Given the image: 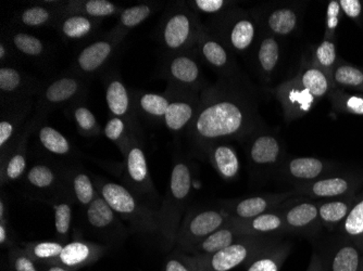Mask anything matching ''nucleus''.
I'll use <instances>...</instances> for the list:
<instances>
[{"instance_id": "f257e3e1", "label": "nucleus", "mask_w": 363, "mask_h": 271, "mask_svg": "<svg viewBox=\"0 0 363 271\" xmlns=\"http://www.w3.org/2000/svg\"><path fill=\"white\" fill-rule=\"evenodd\" d=\"M256 103L240 81H220L206 88L199 97V107L187 134L199 154H207L214 144L242 139L258 128Z\"/></svg>"}, {"instance_id": "f03ea898", "label": "nucleus", "mask_w": 363, "mask_h": 271, "mask_svg": "<svg viewBox=\"0 0 363 271\" xmlns=\"http://www.w3.org/2000/svg\"><path fill=\"white\" fill-rule=\"evenodd\" d=\"M330 89L325 73L315 67H301L295 77L275 89V96L282 103L285 116L289 120L303 117L313 108L318 100Z\"/></svg>"}, {"instance_id": "7ed1b4c3", "label": "nucleus", "mask_w": 363, "mask_h": 271, "mask_svg": "<svg viewBox=\"0 0 363 271\" xmlns=\"http://www.w3.org/2000/svg\"><path fill=\"white\" fill-rule=\"evenodd\" d=\"M191 188L193 173L191 165L184 160L175 161L168 191L159 211L161 238L167 248H172L177 243V233L189 204Z\"/></svg>"}, {"instance_id": "20e7f679", "label": "nucleus", "mask_w": 363, "mask_h": 271, "mask_svg": "<svg viewBox=\"0 0 363 271\" xmlns=\"http://www.w3.org/2000/svg\"><path fill=\"white\" fill-rule=\"evenodd\" d=\"M95 188L114 213L128 221L130 227L143 233L160 232L159 211L143 202L140 195L119 183L99 178L96 179Z\"/></svg>"}, {"instance_id": "39448f33", "label": "nucleus", "mask_w": 363, "mask_h": 271, "mask_svg": "<svg viewBox=\"0 0 363 271\" xmlns=\"http://www.w3.org/2000/svg\"><path fill=\"white\" fill-rule=\"evenodd\" d=\"M279 241V236H246L212 255H195L201 271H230L248 266L264 250Z\"/></svg>"}, {"instance_id": "423d86ee", "label": "nucleus", "mask_w": 363, "mask_h": 271, "mask_svg": "<svg viewBox=\"0 0 363 271\" xmlns=\"http://www.w3.org/2000/svg\"><path fill=\"white\" fill-rule=\"evenodd\" d=\"M230 219L221 209H191L182 220L175 243L177 248L189 252L210 234L228 225Z\"/></svg>"}, {"instance_id": "0eeeda50", "label": "nucleus", "mask_w": 363, "mask_h": 271, "mask_svg": "<svg viewBox=\"0 0 363 271\" xmlns=\"http://www.w3.org/2000/svg\"><path fill=\"white\" fill-rule=\"evenodd\" d=\"M294 195V190L281 193H264L223 202L220 209L228 214L230 219H252L261 214L274 211Z\"/></svg>"}, {"instance_id": "6e6552de", "label": "nucleus", "mask_w": 363, "mask_h": 271, "mask_svg": "<svg viewBox=\"0 0 363 271\" xmlns=\"http://www.w3.org/2000/svg\"><path fill=\"white\" fill-rule=\"evenodd\" d=\"M199 22L187 9L173 11L167 18L162 28V42L172 52H179L195 44Z\"/></svg>"}, {"instance_id": "1a4fd4ad", "label": "nucleus", "mask_w": 363, "mask_h": 271, "mask_svg": "<svg viewBox=\"0 0 363 271\" xmlns=\"http://www.w3.org/2000/svg\"><path fill=\"white\" fill-rule=\"evenodd\" d=\"M289 233L312 234L319 223V207L315 202L303 197H291L277 207Z\"/></svg>"}, {"instance_id": "9d476101", "label": "nucleus", "mask_w": 363, "mask_h": 271, "mask_svg": "<svg viewBox=\"0 0 363 271\" xmlns=\"http://www.w3.org/2000/svg\"><path fill=\"white\" fill-rule=\"evenodd\" d=\"M125 156V179L130 190L138 195H154V183L150 177L144 151L136 142L126 144L124 150Z\"/></svg>"}, {"instance_id": "9b49d317", "label": "nucleus", "mask_w": 363, "mask_h": 271, "mask_svg": "<svg viewBox=\"0 0 363 271\" xmlns=\"http://www.w3.org/2000/svg\"><path fill=\"white\" fill-rule=\"evenodd\" d=\"M283 154L282 144L271 134H257L248 148L250 164L257 172H270L281 167L284 162Z\"/></svg>"}, {"instance_id": "f8f14e48", "label": "nucleus", "mask_w": 363, "mask_h": 271, "mask_svg": "<svg viewBox=\"0 0 363 271\" xmlns=\"http://www.w3.org/2000/svg\"><path fill=\"white\" fill-rule=\"evenodd\" d=\"M196 42L198 44L201 57L208 64L223 73L225 79H233L232 73L235 65H234L233 59L230 58L228 54V49L217 38L206 32L203 25L199 26Z\"/></svg>"}, {"instance_id": "ddd939ff", "label": "nucleus", "mask_w": 363, "mask_h": 271, "mask_svg": "<svg viewBox=\"0 0 363 271\" xmlns=\"http://www.w3.org/2000/svg\"><path fill=\"white\" fill-rule=\"evenodd\" d=\"M105 253V248L99 244L86 241H73L65 244L60 255L52 265L65 267L75 271L93 265Z\"/></svg>"}, {"instance_id": "4468645a", "label": "nucleus", "mask_w": 363, "mask_h": 271, "mask_svg": "<svg viewBox=\"0 0 363 271\" xmlns=\"http://www.w3.org/2000/svg\"><path fill=\"white\" fill-rule=\"evenodd\" d=\"M230 224L245 236H281L289 233L284 219L277 209L252 219H230Z\"/></svg>"}, {"instance_id": "2eb2a0df", "label": "nucleus", "mask_w": 363, "mask_h": 271, "mask_svg": "<svg viewBox=\"0 0 363 271\" xmlns=\"http://www.w3.org/2000/svg\"><path fill=\"white\" fill-rule=\"evenodd\" d=\"M325 169V164L320 158H291L284 160L279 167V173L283 178L297 187L321 178Z\"/></svg>"}, {"instance_id": "dca6fc26", "label": "nucleus", "mask_w": 363, "mask_h": 271, "mask_svg": "<svg viewBox=\"0 0 363 271\" xmlns=\"http://www.w3.org/2000/svg\"><path fill=\"white\" fill-rule=\"evenodd\" d=\"M199 107V97L189 93H177L171 98L170 105L167 110L163 121L171 132H181L189 127L194 121Z\"/></svg>"}, {"instance_id": "f3484780", "label": "nucleus", "mask_w": 363, "mask_h": 271, "mask_svg": "<svg viewBox=\"0 0 363 271\" xmlns=\"http://www.w3.org/2000/svg\"><path fill=\"white\" fill-rule=\"evenodd\" d=\"M168 75L183 88H198L203 83L201 67L191 54H177L168 63Z\"/></svg>"}, {"instance_id": "a211bd4d", "label": "nucleus", "mask_w": 363, "mask_h": 271, "mask_svg": "<svg viewBox=\"0 0 363 271\" xmlns=\"http://www.w3.org/2000/svg\"><path fill=\"white\" fill-rule=\"evenodd\" d=\"M207 156L212 166L224 180L232 181L238 178L240 163L233 146L220 142L209 149Z\"/></svg>"}, {"instance_id": "6ab92c4d", "label": "nucleus", "mask_w": 363, "mask_h": 271, "mask_svg": "<svg viewBox=\"0 0 363 271\" xmlns=\"http://www.w3.org/2000/svg\"><path fill=\"white\" fill-rule=\"evenodd\" d=\"M244 236H246L228 223L221 229L210 234L203 241L196 244L187 253L191 255H212L214 253L220 252L223 248L236 243V242L242 240Z\"/></svg>"}, {"instance_id": "aec40b11", "label": "nucleus", "mask_w": 363, "mask_h": 271, "mask_svg": "<svg viewBox=\"0 0 363 271\" xmlns=\"http://www.w3.org/2000/svg\"><path fill=\"white\" fill-rule=\"evenodd\" d=\"M350 183L342 177L320 178L313 183L297 185L294 189L295 195L311 197H336L344 195L350 190Z\"/></svg>"}, {"instance_id": "412c9836", "label": "nucleus", "mask_w": 363, "mask_h": 271, "mask_svg": "<svg viewBox=\"0 0 363 271\" xmlns=\"http://www.w3.org/2000/svg\"><path fill=\"white\" fill-rule=\"evenodd\" d=\"M86 219L94 230L103 233L111 232L120 226L117 214L114 213L113 209L99 195L87 207Z\"/></svg>"}, {"instance_id": "4be33fe9", "label": "nucleus", "mask_w": 363, "mask_h": 271, "mask_svg": "<svg viewBox=\"0 0 363 271\" xmlns=\"http://www.w3.org/2000/svg\"><path fill=\"white\" fill-rule=\"evenodd\" d=\"M113 44L109 40H98L82 50L77 65L85 73L96 72L105 64L113 52Z\"/></svg>"}, {"instance_id": "5701e85b", "label": "nucleus", "mask_w": 363, "mask_h": 271, "mask_svg": "<svg viewBox=\"0 0 363 271\" xmlns=\"http://www.w3.org/2000/svg\"><path fill=\"white\" fill-rule=\"evenodd\" d=\"M289 242L279 241L248 265L247 271H279L291 253Z\"/></svg>"}, {"instance_id": "b1692460", "label": "nucleus", "mask_w": 363, "mask_h": 271, "mask_svg": "<svg viewBox=\"0 0 363 271\" xmlns=\"http://www.w3.org/2000/svg\"><path fill=\"white\" fill-rule=\"evenodd\" d=\"M256 38V25L248 16H238L228 25V40L230 48L236 52H245L252 46Z\"/></svg>"}, {"instance_id": "393cba45", "label": "nucleus", "mask_w": 363, "mask_h": 271, "mask_svg": "<svg viewBox=\"0 0 363 271\" xmlns=\"http://www.w3.org/2000/svg\"><path fill=\"white\" fill-rule=\"evenodd\" d=\"M298 23V16L291 8H279L271 12L267 19L269 30L275 35L286 36L295 30Z\"/></svg>"}, {"instance_id": "a878e982", "label": "nucleus", "mask_w": 363, "mask_h": 271, "mask_svg": "<svg viewBox=\"0 0 363 271\" xmlns=\"http://www.w3.org/2000/svg\"><path fill=\"white\" fill-rule=\"evenodd\" d=\"M106 101L108 108L116 117L124 116L130 110V97L121 81L114 79L108 85L106 91Z\"/></svg>"}, {"instance_id": "bb28decb", "label": "nucleus", "mask_w": 363, "mask_h": 271, "mask_svg": "<svg viewBox=\"0 0 363 271\" xmlns=\"http://www.w3.org/2000/svg\"><path fill=\"white\" fill-rule=\"evenodd\" d=\"M65 244L61 242H34L26 243L24 250L38 265H52L60 255Z\"/></svg>"}, {"instance_id": "cd10ccee", "label": "nucleus", "mask_w": 363, "mask_h": 271, "mask_svg": "<svg viewBox=\"0 0 363 271\" xmlns=\"http://www.w3.org/2000/svg\"><path fill=\"white\" fill-rule=\"evenodd\" d=\"M79 89V81L72 77H62L49 85L45 97L50 103H62L77 95Z\"/></svg>"}, {"instance_id": "c85d7f7f", "label": "nucleus", "mask_w": 363, "mask_h": 271, "mask_svg": "<svg viewBox=\"0 0 363 271\" xmlns=\"http://www.w3.org/2000/svg\"><path fill=\"white\" fill-rule=\"evenodd\" d=\"M279 60V42L273 36H266L261 40L258 49V62L263 74H272Z\"/></svg>"}, {"instance_id": "c756f323", "label": "nucleus", "mask_w": 363, "mask_h": 271, "mask_svg": "<svg viewBox=\"0 0 363 271\" xmlns=\"http://www.w3.org/2000/svg\"><path fill=\"white\" fill-rule=\"evenodd\" d=\"M71 189L75 200L84 207H89L98 195L95 183L85 173L74 172L71 175Z\"/></svg>"}, {"instance_id": "7c9ffc66", "label": "nucleus", "mask_w": 363, "mask_h": 271, "mask_svg": "<svg viewBox=\"0 0 363 271\" xmlns=\"http://www.w3.org/2000/svg\"><path fill=\"white\" fill-rule=\"evenodd\" d=\"M40 144L46 150L57 156H65L70 152V142L67 138L55 128L45 126L38 134Z\"/></svg>"}, {"instance_id": "2f4dec72", "label": "nucleus", "mask_w": 363, "mask_h": 271, "mask_svg": "<svg viewBox=\"0 0 363 271\" xmlns=\"http://www.w3.org/2000/svg\"><path fill=\"white\" fill-rule=\"evenodd\" d=\"M26 180L32 185L33 188L38 189V190H48L56 185L58 176L52 167L45 164H38L30 167L28 175H26Z\"/></svg>"}, {"instance_id": "473e14b6", "label": "nucleus", "mask_w": 363, "mask_h": 271, "mask_svg": "<svg viewBox=\"0 0 363 271\" xmlns=\"http://www.w3.org/2000/svg\"><path fill=\"white\" fill-rule=\"evenodd\" d=\"M318 207H319L320 220L326 225H335L340 223L342 220L346 219L350 212L347 202L340 201V200L321 202L318 204Z\"/></svg>"}, {"instance_id": "72a5a7b5", "label": "nucleus", "mask_w": 363, "mask_h": 271, "mask_svg": "<svg viewBox=\"0 0 363 271\" xmlns=\"http://www.w3.org/2000/svg\"><path fill=\"white\" fill-rule=\"evenodd\" d=\"M331 271H358L360 254L354 246H345L336 250L332 258Z\"/></svg>"}, {"instance_id": "f704fd0d", "label": "nucleus", "mask_w": 363, "mask_h": 271, "mask_svg": "<svg viewBox=\"0 0 363 271\" xmlns=\"http://www.w3.org/2000/svg\"><path fill=\"white\" fill-rule=\"evenodd\" d=\"M170 103V97L158 93H144L140 98V107L143 112L157 118L164 117Z\"/></svg>"}, {"instance_id": "c9c22d12", "label": "nucleus", "mask_w": 363, "mask_h": 271, "mask_svg": "<svg viewBox=\"0 0 363 271\" xmlns=\"http://www.w3.org/2000/svg\"><path fill=\"white\" fill-rule=\"evenodd\" d=\"M55 226L57 234L61 240H65L69 236L72 221V207L67 200H59L55 202Z\"/></svg>"}, {"instance_id": "e433bc0d", "label": "nucleus", "mask_w": 363, "mask_h": 271, "mask_svg": "<svg viewBox=\"0 0 363 271\" xmlns=\"http://www.w3.org/2000/svg\"><path fill=\"white\" fill-rule=\"evenodd\" d=\"M93 30L91 20L84 16H71L63 21L61 30L63 34L71 40H79L89 35Z\"/></svg>"}, {"instance_id": "4c0bfd02", "label": "nucleus", "mask_w": 363, "mask_h": 271, "mask_svg": "<svg viewBox=\"0 0 363 271\" xmlns=\"http://www.w3.org/2000/svg\"><path fill=\"white\" fill-rule=\"evenodd\" d=\"M26 169V146H20L14 152L5 166H3V181H13L19 179L24 174Z\"/></svg>"}, {"instance_id": "58836bf2", "label": "nucleus", "mask_w": 363, "mask_h": 271, "mask_svg": "<svg viewBox=\"0 0 363 271\" xmlns=\"http://www.w3.org/2000/svg\"><path fill=\"white\" fill-rule=\"evenodd\" d=\"M334 81L345 87L359 88L363 87V71L352 65L342 64L333 73Z\"/></svg>"}, {"instance_id": "ea45409f", "label": "nucleus", "mask_w": 363, "mask_h": 271, "mask_svg": "<svg viewBox=\"0 0 363 271\" xmlns=\"http://www.w3.org/2000/svg\"><path fill=\"white\" fill-rule=\"evenodd\" d=\"M164 271H201L197 258L177 248L166 262Z\"/></svg>"}, {"instance_id": "a19ab883", "label": "nucleus", "mask_w": 363, "mask_h": 271, "mask_svg": "<svg viewBox=\"0 0 363 271\" xmlns=\"http://www.w3.org/2000/svg\"><path fill=\"white\" fill-rule=\"evenodd\" d=\"M152 8L148 5H138L124 10L120 16V23L126 28H133L148 19Z\"/></svg>"}, {"instance_id": "79ce46f5", "label": "nucleus", "mask_w": 363, "mask_h": 271, "mask_svg": "<svg viewBox=\"0 0 363 271\" xmlns=\"http://www.w3.org/2000/svg\"><path fill=\"white\" fill-rule=\"evenodd\" d=\"M13 45L19 52L28 56H40L44 52L42 40L26 33L16 34L13 36Z\"/></svg>"}, {"instance_id": "37998d69", "label": "nucleus", "mask_w": 363, "mask_h": 271, "mask_svg": "<svg viewBox=\"0 0 363 271\" xmlns=\"http://www.w3.org/2000/svg\"><path fill=\"white\" fill-rule=\"evenodd\" d=\"M344 231L352 238L363 236V200L358 202L344 220Z\"/></svg>"}, {"instance_id": "c03bdc74", "label": "nucleus", "mask_w": 363, "mask_h": 271, "mask_svg": "<svg viewBox=\"0 0 363 271\" xmlns=\"http://www.w3.org/2000/svg\"><path fill=\"white\" fill-rule=\"evenodd\" d=\"M9 260L13 271H38L36 263L24 248H12L9 253Z\"/></svg>"}, {"instance_id": "a18cd8bd", "label": "nucleus", "mask_w": 363, "mask_h": 271, "mask_svg": "<svg viewBox=\"0 0 363 271\" xmlns=\"http://www.w3.org/2000/svg\"><path fill=\"white\" fill-rule=\"evenodd\" d=\"M52 18V13L44 7H30L22 12V23L28 26H40Z\"/></svg>"}, {"instance_id": "49530a36", "label": "nucleus", "mask_w": 363, "mask_h": 271, "mask_svg": "<svg viewBox=\"0 0 363 271\" xmlns=\"http://www.w3.org/2000/svg\"><path fill=\"white\" fill-rule=\"evenodd\" d=\"M84 12L93 18H103L116 13L117 7L108 0H89L84 3Z\"/></svg>"}, {"instance_id": "de8ad7c7", "label": "nucleus", "mask_w": 363, "mask_h": 271, "mask_svg": "<svg viewBox=\"0 0 363 271\" xmlns=\"http://www.w3.org/2000/svg\"><path fill=\"white\" fill-rule=\"evenodd\" d=\"M315 59L320 67L331 69L336 61V48L334 42L328 40L320 44L315 50Z\"/></svg>"}, {"instance_id": "09e8293b", "label": "nucleus", "mask_w": 363, "mask_h": 271, "mask_svg": "<svg viewBox=\"0 0 363 271\" xmlns=\"http://www.w3.org/2000/svg\"><path fill=\"white\" fill-rule=\"evenodd\" d=\"M22 83L21 74L12 67H1L0 70V89L4 93H12L19 88Z\"/></svg>"}, {"instance_id": "8fccbe9b", "label": "nucleus", "mask_w": 363, "mask_h": 271, "mask_svg": "<svg viewBox=\"0 0 363 271\" xmlns=\"http://www.w3.org/2000/svg\"><path fill=\"white\" fill-rule=\"evenodd\" d=\"M75 122L83 132L91 134L97 127L95 115L87 108L79 107L74 111Z\"/></svg>"}, {"instance_id": "3c124183", "label": "nucleus", "mask_w": 363, "mask_h": 271, "mask_svg": "<svg viewBox=\"0 0 363 271\" xmlns=\"http://www.w3.org/2000/svg\"><path fill=\"white\" fill-rule=\"evenodd\" d=\"M125 130V124L121 117H113L105 126V134L108 139L118 142L121 140Z\"/></svg>"}, {"instance_id": "603ef678", "label": "nucleus", "mask_w": 363, "mask_h": 271, "mask_svg": "<svg viewBox=\"0 0 363 271\" xmlns=\"http://www.w3.org/2000/svg\"><path fill=\"white\" fill-rule=\"evenodd\" d=\"M226 4L228 3L224 0H196L194 1L196 9L208 14L218 13L223 8H225Z\"/></svg>"}, {"instance_id": "864d4df0", "label": "nucleus", "mask_w": 363, "mask_h": 271, "mask_svg": "<svg viewBox=\"0 0 363 271\" xmlns=\"http://www.w3.org/2000/svg\"><path fill=\"white\" fill-rule=\"evenodd\" d=\"M340 1H331L328 4V13H326V26L328 30H334L340 22Z\"/></svg>"}, {"instance_id": "5fc2aeb1", "label": "nucleus", "mask_w": 363, "mask_h": 271, "mask_svg": "<svg viewBox=\"0 0 363 271\" xmlns=\"http://www.w3.org/2000/svg\"><path fill=\"white\" fill-rule=\"evenodd\" d=\"M342 107L350 113L363 115V98L356 96L342 98Z\"/></svg>"}, {"instance_id": "6e6d98bb", "label": "nucleus", "mask_w": 363, "mask_h": 271, "mask_svg": "<svg viewBox=\"0 0 363 271\" xmlns=\"http://www.w3.org/2000/svg\"><path fill=\"white\" fill-rule=\"evenodd\" d=\"M340 9L352 19H357L362 11V5L359 0H340Z\"/></svg>"}, {"instance_id": "4d7b16f0", "label": "nucleus", "mask_w": 363, "mask_h": 271, "mask_svg": "<svg viewBox=\"0 0 363 271\" xmlns=\"http://www.w3.org/2000/svg\"><path fill=\"white\" fill-rule=\"evenodd\" d=\"M13 125L10 122L3 121L0 123V146L4 148L9 142L12 134H13Z\"/></svg>"}, {"instance_id": "13d9d810", "label": "nucleus", "mask_w": 363, "mask_h": 271, "mask_svg": "<svg viewBox=\"0 0 363 271\" xmlns=\"http://www.w3.org/2000/svg\"><path fill=\"white\" fill-rule=\"evenodd\" d=\"M0 244L1 246H8L10 244L9 234H8L5 219L0 220Z\"/></svg>"}, {"instance_id": "bf43d9fd", "label": "nucleus", "mask_w": 363, "mask_h": 271, "mask_svg": "<svg viewBox=\"0 0 363 271\" xmlns=\"http://www.w3.org/2000/svg\"><path fill=\"white\" fill-rule=\"evenodd\" d=\"M42 271H73L59 265H40Z\"/></svg>"}, {"instance_id": "052dcab7", "label": "nucleus", "mask_w": 363, "mask_h": 271, "mask_svg": "<svg viewBox=\"0 0 363 271\" xmlns=\"http://www.w3.org/2000/svg\"><path fill=\"white\" fill-rule=\"evenodd\" d=\"M308 271H321V267H320V262L317 260V256L315 255L313 258H312Z\"/></svg>"}, {"instance_id": "680f3d73", "label": "nucleus", "mask_w": 363, "mask_h": 271, "mask_svg": "<svg viewBox=\"0 0 363 271\" xmlns=\"http://www.w3.org/2000/svg\"><path fill=\"white\" fill-rule=\"evenodd\" d=\"M6 57V47L4 44H0V59H4Z\"/></svg>"}]
</instances>
